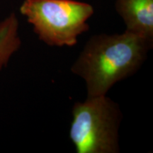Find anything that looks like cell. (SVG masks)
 Instances as JSON below:
<instances>
[{"instance_id": "obj_1", "label": "cell", "mask_w": 153, "mask_h": 153, "mask_svg": "<svg viewBox=\"0 0 153 153\" xmlns=\"http://www.w3.org/2000/svg\"><path fill=\"white\" fill-rule=\"evenodd\" d=\"M153 40L125 30L120 34H97L87 41L71 67L86 84L87 97L106 95L118 82L140 68Z\"/></svg>"}, {"instance_id": "obj_4", "label": "cell", "mask_w": 153, "mask_h": 153, "mask_svg": "<svg viewBox=\"0 0 153 153\" xmlns=\"http://www.w3.org/2000/svg\"><path fill=\"white\" fill-rule=\"evenodd\" d=\"M115 7L126 30L153 40V0H116Z\"/></svg>"}, {"instance_id": "obj_2", "label": "cell", "mask_w": 153, "mask_h": 153, "mask_svg": "<svg viewBox=\"0 0 153 153\" xmlns=\"http://www.w3.org/2000/svg\"><path fill=\"white\" fill-rule=\"evenodd\" d=\"M122 119L119 105L106 95L87 97L82 102H76L69 132L76 152H119Z\"/></svg>"}, {"instance_id": "obj_5", "label": "cell", "mask_w": 153, "mask_h": 153, "mask_svg": "<svg viewBox=\"0 0 153 153\" xmlns=\"http://www.w3.org/2000/svg\"><path fill=\"white\" fill-rule=\"evenodd\" d=\"M18 29L19 22L15 14L0 22V70L7 65L11 55L21 46Z\"/></svg>"}, {"instance_id": "obj_3", "label": "cell", "mask_w": 153, "mask_h": 153, "mask_svg": "<svg viewBox=\"0 0 153 153\" xmlns=\"http://www.w3.org/2000/svg\"><path fill=\"white\" fill-rule=\"evenodd\" d=\"M20 12L44 43L72 47L89 30L87 21L94 9L89 4L75 0H24Z\"/></svg>"}]
</instances>
